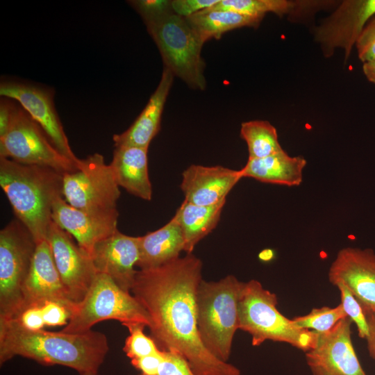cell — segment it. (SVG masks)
<instances>
[{
	"instance_id": "cell-1",
	"label": "cell",
	"mask_w": 375,
	"mask_h": 375,
	"mask_svg": "<svg viewBox=\"0 0 375 375\" xmlns=\"http://www.w3.org/2000/svg\"><path fill=\"white\" fill-rule=\"evenodd\" d=\"M202 262L186 253L162 266L138 270L131 293L148 312L150 337L160 350L181 354L201 375H240L234 365L212 355L197 325L196 293Z\"/></svg>"
},
{
	"instance_id": "cell-2",
	"label": "cell",
	"mask_w": 375,
	"mask_h": 375,
	"mask_svg": "<svg viewBox=\"0 0 375 375\" xmlns=\"http://www.w3.org/2000/svg\"><path fill=\"white\" fill-rule=\"evenodd\" d=\"M108 351V338L99 331H29L13 321H0L1 365L15 356H22L44 365L65 366L80 375L96 374Z\"/></svg>"
},
{
	"instance_id": "cell-3",
	"label": "cell",
	"mask_w": 375,
	"mask_h": 375,
	"mask_svg": "<svg viewBox=\"0 0 375 375\" xmlns=\"http://www.w3.org/2000/svg\"><path fill=\"white\" fill-rule=\"evenodd\" d=\"M62 176L50 167L0 158L1 188L36 242L47 240L53 203L63 197Z\"/></svg>"
},
{
	"instance_id": "cell-4",
	"label": "cell",
	"mask_w": 375,
	"mask_h": 375,
	"mask_svg": "<svg viewBox=\"0 0 375 375\" xmlns=\"http://www.w3.org/2000/svg\"><path fill=\"white\" fill-rule=\"evenodd\" d=\"M277 297L257 280L244 283L238 299L239 329L251 335L253 346L266 340L290 344L304 352L315 344L318 333L299 326L278 310Z\"/></svg>"
},
{
	"instance_id": "cell-5",
	"label": "cell",
	"mask_w": 375,
	"mask_h": 375,
	"mask_svg": "<svg viewBox=\"0 0 375 375\" xmlns=\"http://www.w3.org/2000/svg\"><path fill=\"white\" fill-rule=\"evenodd\" d=\"M243 282L233 275L218 281L201 280L196 293L197 325L205 348L227 362L239 329L238 299Z\"/></svg>"
},
{
	"instance_id": "cell-6",
	"label": "cell",
	"mask_w": 375,
	"mask_h": 375,
	"mask_svg": "<svg viewBox=\"0 0 375 375\" xmlns=\"http://www.w3.org/2000/svg\"><path fill=\"white\" fill-rule=\"evenodd\" d=\"M160 53L164 67L194 89L204 90V44L185 17L174 11L145 24Z\"/></svg>"
},
{
	"instance_id": "cell-7",
	"label": "cell",
	"mask_w": 375,
	"mask_h": 375,
	"mask_svg": "<svg viewBox=\"0 0 375 375\" xmlns=\"http://www.w3.org/2000/svg\"><path fill=\"white\" fill-rule=\"evenodd\" d=\"M115 319L125 326L151 325L149 315L137 299L121 289L108 276L97 273L83 299L76 304L67 324L61 330L69 333L92 330L97 323Z\"/></svg>"
},
{
	"instance_id": "cell-8",
	"label": "cell",
	"mask_w": 375,
	"mask_h": 375,
	"mask_svg": "<svg viewBox=\"0 0 375 375\" xmlns=\"http://www.w3.org/2000/svg\"><path fill=\"white\" fill-rule=\"evenodd\" d=\"M36 242L17 219L0 231V321L12 319L24 305V288Z\"/></svg>"
},
{
	"instance_id": "cell-9",
	"label": "cell",
	"mask_w": 375,
	"mask_h": 375,
	"mask_svg": "<svg viewBox=\"0 0 375 375\" xmlns=\"http://www.w3.org/2000/svg\"><path fill=\"white\" fill-rule=\"evenodd\" d=\"M120 194L112 168L100 153L81 159L77 169L63 174V198L76 208L94 212L117 210Z\"/></svg>"
},
{
	"instance_id": "cell-10",
	"label": "cell",
	"mask_w": 375,
	"mask_h": 375,
	"mask_svg": "<svg viewBox=\"0 0 375 375\" xmlns=\"http://www.w3.org/2000/svg\"><path fill=\"white\" fill-rule=\"evenodd\" d=\"M0 158L47 167L62 174L78 166L61 154L31 116L18 106L8 132L0 138Z\"/></svg>"
},
{
	"instance_id": "cell-11",
	"label": "cell",
	"mask_w": 375,
	"mask_h": 375,
	"mask_svg": "<svg viewBox=\"0 0 375 375\" xmlns=\"http://www.w3.org/2000/svg\"><path fill=\"white\" fill-rule=\"evenodd\" d=\"M0 95L15 100L36 122L58 151L79 166L56 112L52 89L19 81H3Z\"/></svg>"
},
{
	"instance_id": "cell-12",
	"label": "cell",
	"mask_w": 375,
	"mask_h": 375,
	"mask_svg": "<svg viewBox=\"0 0 375 375\" xmlns=\"http://www.w3.org/2000/svg\"><path fill=\"white\" fill-rule=\"evenodd\" d=\"M375 15V0H345L314 29V38L326 58L337 48L344 51L345 62L366 26Z\"/></svg>"
},
{
	"instance_id": "cell-13",
	"label": "cell",
	"mask_w": 375,
	"mask_h": 375,
	"mask_svg": "<svg viewBox=\"0 0 375 375\" xmlns=\"http://www.w3.org/2000/svg\"><path fill=\"white\" fill-rule=\"evenodd\" d=\"M351 324L346 317L331 330L318 333L315 346L305 352L312 375H367L353 346Z\"/></svg>"
},
{
	"instance_id": "cell-14",
	"label": "cell",
	"mask_w": 375,
	"mask_h": 375,
	"mask_svg": "<svg viewBox=\"0 0 375 375\" xmlns=\"http://www.w3.org/2000/svg\"><path fill=\"white\" fill-rule=\"evenodd\" d=\"M53 259L70 299L81 302L97 274L90 256L75 243L73 237L51 222L47 236Z\"/></svg>"
},
{
	"instance_id": "cell-15",
	"label": "cell",
	"mask_w": 375,
	"mask_h": 375,
	"mask_svg": "<svg viewBox=\"0 0 375 375\" xmlns=\"http://www.w3.org/2000/svg\"><path fill=\"white\" fill-rule=\"evenodd\" d=\"M331 284L346 286L365 312H375V253L372 249H340L328 273Z\"/></svg>"
},
{
	"instance_id": "cell-16",
	"label": "cell",
	"mask_w": 375,
	"mask_h": 375,
	"mask_svg": "<svg viewBox=\"0 0 375 375\" xmlns=\"http://www.w3.org/2000/svg\"><path fill=\"white\" fill-rule=\"evenodd\" d=\"M140 237L119 230L98 242L90 253L97 273L108 276L121 289L131 292L138 270Z\"/></svg>"
},
{
	"instance_id": "cell-17",
	"label": "cell",
	"mask_w": 375,
	"mask_h": 375,
	"mask_svg": "<svg viewBox=\"0 0 375 375\" xmlns=\"http://www.w3.org/2000/svg\"><path fill=\"white\" fill-rule=\"evenodd\" d=\"M118 210L94 212L76 208L60 197L53 203L51 219L69 233L90 255L94 245L117 231Z\"/></svg>"
},
{
	"instance_id": "cell-18",
	"label": "cell",
	"mask_w": 375,
	"mask_h": 375,
	"mask_svg": "<svg viewBox=\"0 0 375 375\" xmlns=\"http://www.w3.org/2000/svg\"><path fill=\"white\" fill-rule=\"evenodd\" d=\"M242 178L240 169L191 165L183 172L180 187L185 201L198 206H212L226 199Z\"/></svg>"
},
{
	"instance_id": "cell-19",
	"label": "cell",
	"mask_w": 375,
	"mask_h": 375,
	"mask_svg": "<svg viewBox=\"0 0 375 375\" xmlns=\"http://www.w3.org/2000/svg\"><path fill=\"white\" fill-rule=\"evenodd\" d=\"M48 300L61 302L72 312L77 304L68 295L55 265L49 244L44 240L36 242L31 269L24 288L22 308Z\"/></svg>"
},
{
	"instance_id": "cell-20",
	"label": "cell",
	"mask_w": 375,
	"mask_h": 375,
	"mask_svg": "<svg viewBox=\"0 0 375 375\" xmlns=\"http://www.w3.org/2000/svg\"><path fill=\"white\" fill-rule=\"evenodd\" d=\"M174 76L170 70L164 67L159 84L141 113L128 129L113 135L115 147L149 148L150 142L160 131L162 111Z\"/></svg>"
},
{
	"instance_id": "cell-21",
	"label": "cell",
	"mask_w": 375,
	"mask_h": 375,
	"mask_svg": "<svg viewBox=\"0 0 375 375\" xmlns=\"http://www.w3.org/2000/svg\"><path fill=\"white\" fill-rule=\"evenodd\" d=\"M148 149L115 147L110 165L119 187L146 201L152 198V186L148 168Z\"/></svg>"
},
{
	"instance_id": "cell-22",
	"label": "cell",
	"mask_w": 375,
	"mask_h": 375,
	"mask_svg": "<svg viewBox=\"0 0 375 375\" xmlns=\"http://www.w3.org/2000/svg\"><path fill=\"white\" fill-rule=\"evenodd\" d=\"M139 237V258L136 266L140 269L162 266L178 258L184 251L183 231L174 217L158 230Z\"/></svg>"
},
{
	"instance_id": "cell-23",
	"label": "cell",
	"mask_w": 375,
	"mask_h": 375,
	"mask_svg": "<svg viewBox=\"0 0 375 375\" xmlns=\"http://www.w3.org/2000/svg\"><path fill=\"white\" fill-rule=\"evenodd\" d=\"M306 160L302 156H290L284 150L262 158L248 159L240 169L244 177L265 183L299 186L302 183Z\"/></svg>"
},
{
	"instance_id": "cell-24",
	"label": "cell",
	"mask_w": 375,
	"mask_h": 375,
	"mask_svg": "<svg viewBox=\"0 0 375 375\" xmlns=\"http://www.w3.org/2000/svg\"><path fill=\"white\" fill-rule=\"evenodd\" d=\"M226 199L212 206H198L183 201L173 217L184 236L186 253H192L195 246L217 226Z\"/></svg>"
},
{
	"instance_id": "cell-25",
	"label": "cell",
	"mask_w": 375,
	"mask_h": 375,
	"mask_svg": "<svg viewBox=\"0 0 375 375\" xmlns=\"http://www.w3.org/2000/svg\"><path fill=\"white\" fill-rule=\"evenodd\" d=\"M328 5V1L219 0L217 4L206 9L262 17L267 12H273L281 17L289 15L299 18L313 14Z\"/></svg>"
},
{
	"instance_id": "cell-26",
	"label": "cell",
	"mask_w": 375,
	"mask_h": 375,
	"mask_svg": "<svg viewBox=\"0 0 375 375\" xmlns=\"http://www.w3.org/2000/svg\"><path fill=\"white\" fill-rule=\"evenodd\" d=\"M263 18L233 11L205 9L185 19L205 43L212 38L219 39L224 33L235 28H257Z\"/></svg>"
},
{
	"instance_id": "cell-27",
	"label": "cell",
	"mask_w": 375,
	"mask_h": 375,
	"mask_svg": "<svg viewBox=\"0 0 375 375\" xmlns=\"http://www.w3.org/2000/svg\"><path fill=\"white\" fill-rule=\"evenodd\" d=\"M240 137L247 143L248 159L262 158L283 151L276 128L266 120L243 122Z\"/></svg>"
},
{
	"instance_id": "cell-28",
	"label": "cell",
	"mask_w": 375,
	"mask_h": 375,
	"mask_svg": "<svg viewBox=\"0 0 375 375\" xmlns=\"http://www.w3.org/2000/svg\"><path fill=\"white\" fill-rule=\"evenodd\" d=\"M347 317L340 303L334 308H313L307 315L292 319L300 327L318 333L331 330L338 322Z\"/></svg>"
},
{
	"instance_id": "cell-29",
	"label": "cell",
	"mask_w": 375,
	"mask_h": 375,
	"mask_svg": "<svg viewBox=\"0 0 375 375\" xmlns=\"http://www.w3.org/2000/svg\"><path fill=\"white\" fill-rule=\"evenodd\" d=\"M129 335L126 338L123 351L131 359H135L156 353L160 351L154 340L144 332L147 326L142 323L125 325Z\"/></svg>"
},
{
	"instance_id": "cell-30",
	"label": "cell",
	"mask_w": 375,
	"mask_h": 375,
	"mask_svg": "<svg viewBox=\"0 0 375 375\" xmlns=\"http://www.w3.org/2000/svg\"><path fill=\"white\" fill-rule=\"evenodd\" d=\"M335 286L340 291L341 304L347 316L356 324L359 337L366 339L369 334V326L362 306L346 286L341 283Z\"/></svg>"
},
{
	"instance_id": "cell-31",
	"label": "cell",
	"mask_w": 375,
	"mask_h": 375,
	"mask_svg": "<svg viewBox=\"0 0 375 375\" xmlns=\"http://www.w3.org/2000/svg\"><path fill=\"white\" fill-rule=\"evenodd\" d=\"M139 13L144 24L173 11L172 1L135 0L128 1Z\"/></svg>"
},
{
	"instance_id": "cell-32",
	"label": "cell",
	"mask_w": 375,
	"mask_h": 375,
	"mask_svg": "<svg viewBox=\"0 0 375 375\" xmlns=\"http://www.w3.org/2000/svg\"><path fill=\"white\" fill-rule=\"evenodd\" d=\"M163 351L164 358L156 375H201L197 374L178 353L173 351Z\"/></svg>"
},
{
	"instance_id": "cell-33",
	"label": "cell",
	"mask_w": 375,
	"mask_h": 375,
	"mask_svg": "<svg viewBox=\"0 0 375 375\" xmlns=\"http://www.w3.org/2000/svg\"><path fill=\"white\" fill-rule=\"evenodd\" d=\"M41 308L47 326H66L72 312L69 307L56 301H45L41 303Z\"/></svg>"
},
{
	"instance_id": "cell-34",
	"label": "cell",
	"mask_w": 375,
	"mask_h": 375,
	"mask_svg": "<svg viewBox=\"0 0 375 375\" xmlns=\"http://www.w3.org/2000/svg\"><path fill=\"white\" fill-rule=\"evenodd\" d=\"M8 320L29 331L43 330L45 326L41 303L24 306L12 319Z\"/></svg>"
},
{
	"instance_id": "cell-35",
	"label": "cell",
	"mask_w": 375,
	"mask_h": 375,
	"mask_svg": "<svg viewBox=\"0 0 375 375\" xmlns=\"http://www.w3.org/2000/svg\"><path fill=\"white\" fill-rule=\"evenodd\" d=\"M356 47L358 58L362 62L375 59V17L363 28L356 41Z\"/></svg>"
},
{
	"instance_id": "cell-36",
	"label": "cell",
	"mask_w": 375,
	"mask_h": 375,
	"mask_svg": "<svg viewBox=\"0 0 375 375\" xmlns=\"http://www.w3.org/2000/svg\"><path fill=\"white\" fill-rule=\"evenodd\" d=\"M219 1V0H174L172 1V7L174 13L186 18L211 8Z\"/></svg>"
},
{
	"instance_id": "cell-37",
	"label": "cell",
	"mask_w": 375,
	"mask_h": 375,
	"mask_svg": "<svg viewBox=\"0 0 375 375\" xmlns=\"http://www.w3.org/2000/svg\"><path fill=\"white\" fill-rule=\"evenodd\" d=\"M164 358V351L131 360V365L143 375H156Z\"/></svg>"
},
{
	"instance_id": "cell-38",
	"label": "cell",
	"mask_w": 375,
	"mask_h": 375,
	"mask_svg": "<svg viewBox=\"0 0 375 375\" xmlns=\"http://www.w3.org/2000/svg\"><path fill=\"white\" fill-rule=\"evenodd\" d=\"M18 106L11 99L1 97L0 101V138L10 128Z\"/></svg>"
},
{
	"instance_id": "cell-39",
	"label": "cell",
	"mask_w": 375,
	"mask_h": 375,
	"mask_svg": "<svg viewBox=\"0 0 375 375\" xmlns=\"http://www.w3.org/2000/svg\"><path fill=\"white\" fill-rule=\"evenodd\" d=\"M368 326L369 334L367 337V347L370 357L375 361V312H365Z\"/></svg>"
},
{
	"instance_id": "cell-40",
	"label": "cell",
	"mask_w": 375,
	"mask_h": 375,
	"mask_svg": "<svg viewBox=\"0 0 375 375\" xmlns=\"http://www.w3.org/2000/svg\"><path fill=\"white\" fill-rule=\"evenodd\" d=\"M362 72L367 79L375 84V59L363 62Z\"/></svg>"
},
{
	"instance_id": "cell-41",
	"label": "cell",
	"mask_w": 375,
	"mask_h": 375,
	"mask_svg": "<svg viewBox=\"0 0 375 375\" xmlns=\"http://www.w3.org/2000/svg\"><path fill=\"white\" fill-rule=\"evenodd\" d=\"M260 259L263 260H269L273 257V252L270 249H265L259 254Z\"/></svg>"
},
{
	"instance_id": "cell-42",
	"label": "cell",
	"mask_w": 375,
	"mask_h": 375,
	"mask_svg": "<svg viewBox=\"0 0 375 375\" xmlns=\"http://www.w3.org/2000/svg\"><path fill=\"white\" fill-rule=\"evenodd\" d=\"M82 375H99V374L98 373H96V374L90 373V374H85Z\"/></svg>"
}]
</instances>
